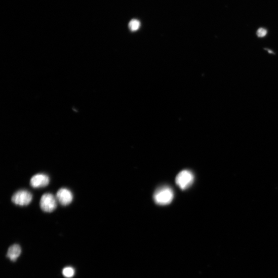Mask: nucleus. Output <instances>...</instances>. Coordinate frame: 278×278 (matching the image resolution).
Listing matches in <instances>:
<instances>
[{
	"instance_id": "1",
	"label": "nucleus",
	"mask_w": 278,
	"mask_h": 278,
	"mask_svg": "<svg viewBox=\"0 0 278 278\" xmlns=\"http://www.w3.org/2000/svg\"><path fill=\"white\" fill-rule=\"evenodd\" d=\"M174 193L172 189L168 187H163L157 189L154 195V199L157 204L166 205L173 200Z\"/></svg>"
},
{
	"instance_id": "5",
	"label": "nucleus",
	"mask_w": 278,
	"mask_h": 278,
	"mask_svg": "<svg viewBox=\"0 0 278 278\" xmlns=\"http://www.w3.org/2000/svg\"><path fill=\"white\" fill-rule=\"evenodd\" d=\"M57 201L63 205H67L73 200L74 197L72 192L68 189H59L56 196Z\"/></svg>"
},
{
	"instance_id": "7",
	"label": "nucleus",
	"mask_w": 278,
	"mask_h": 278,
	"mask_svg": "<svg viewBox=\"0 0 278 278\" xmlns=\"http://www.w3.org/2000/svg\"><path fill=\"white\" fill-rule=\"evenodd\" d=\"M21 253V247L18 244H14L8 248L7 252V257L11 261L15 262L19 257Z\"/></svg>"
},
{
	"instance_id": "4",
	"label": "nucleus",
	"mask_w": 278,
	"mask_h": 278,
	"mask_svg": "<svg viewBox=\"0 0 278 278\" xmlns=\"http://www.w3.org/2000/svg\"><path fill=\"white\" fill-rule=\"evenodd\" d=\"M32 199L33 196L31 193L25 190L17 191L11 199L13 203L20 206H25L29 204Z\"/></svg>"
},
{
	"instance_id": "2",
	"label": "nucleus",
	"mask_w": 278,
	"mask_h": 278,
	"mask_svg": "<svg viewBox=\"0 0 278 278\" xmlns=\"http://www.w3.org/2000/svg\"><path fill=\"white\" fill-rule=\"evenodd\" d=\"M194 175L188 170L180 172L176 178V185L183 190L189 188L194 181Z\"/></svg>"
},
{
	"instance_id": "8",
	"label": "nucleus",
	"mask_w": 278,
	"mask_h": 278,
	"mask_svg": "<svg viewBox=\"0 0 278 278\" xmlns=\"http://www.w3.org/2000/svg\"><path fill=\"white\" fill-rule=\"evenodd\" d=\"M128 26L131 31H136L140 28V23L138 20L133 19L130 21Z\"/></svg>"
},
{
	"instance_id": "6",
	"label": "nucleus",
	"mask_w": 278,
	"mask_h": 278,
	"mask_svg": "<svg viewBox=\"0 0 278 278\" xmlns=\"http://www.w3.org/2000/svg\"><path fill=\"white\" fill-rule=\"evenodd\" d=\"M50 183L49 177L43 174H38L32 177L30 181L31 186L35 188L44 187Z\"/></svg>"
},
{
	"instance_id": "10",
	"label": "nucleus",
	"mask_w": 278,
	"mask_h": 278,
	"mask_svg": "<svg viewBox=\"0 0 278 278\" xmlns=\"http://www.w3.org/2000/svg\"><path fill=\"white\" fill-rule=\"evenodd\" d=\"M268 34V31L264 28H260L257 32V35L259 38H262L265 37Z\"/></svg>"
},
{
	"instance_id": "3",
	"label": "nucleus",
	"mask_w": 278,
	"mask_h": 278,
	"mask_svg": "<svg viewBox=\"0 0 278 278\" xmlns=\"http://www.w3.org/2000/svg\"><path fill=\"white\" fill-rule=\"evenodd\" d=\"M57 199L51 193H45L40 199L41 209L45 212H52L57 207Z\"/></svg>"
},
{
	"instance_id": "9",
	"label": "nucleus",
	"mask_w": 278,
	"mask_h": 278,
	"mask_svg": "<svg viewBox=\"0 0 278 278\" xmlns=\"http://www.w3.org/2000/svg\"><path fill=\"white\" fill-rule=\"evenodd\" d=\"M75 274V270L71 267H67L63 271V275L67 278L73 277Z\"/></svg>"
}]
</instances>
